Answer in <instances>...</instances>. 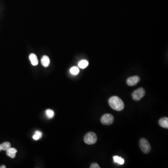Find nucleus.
I'll return each instance as SVG.
<instances>
[{"instance_id":"f257e3e1","label":"nucleus","mask_w":168,"mask_h":168,"mask_svg":"<svg viewBox=\"0 0 168 168\" xmlns=\"http://www.w3.org/2000/svg\"><path fill=\"white\" fill-rule=\"evenodd\" d=\"M109 106L114 110L121 111L124 108L123 101L117 96H112L108 100Z\"/></svg>"},{"instance_id":"f03ea898","label":"nucleus","mask_w":168,"mask_h":168,"mask_svg":"<svg viewBox=\"0 0 168 168\" xmlns=\"http://www.w3.org/2000/svg\"><path fill=\"white\" fill-rule=\"evenodd\" d=\"M84 141L88 145L95 144L97 141V135L93 132H89L85 135Z\"/></svg>"},{"instance_id":"7ed1b4c3","label":"nucleus","mask_w":168,"mask_h":168,"mask_svg":"<svg viewBox=\"0 0 168 168\" xmlns=\"http://www.w3.org/2000/svg\"><path fill=\"white\" fill-rule=\"evenodd\" d=\"M139 145L141 150L144 153L148 154L151 150V146L149 141L145 138L141 139Z\"/></svg>"},{"instance_id":"20e7f679","label":"nucleus","mask_w":168,"mask_h":168,"mask_svg":"<svg viewBox=\"0 0 168 168\" xmlns=\"http://www.w3.org/2000/svg\"><path fill=\"white\" fill-rule=\"evenodd\" d=\"M145 95V91L144 89L142 87L139 88L136 90L132 93V97L133 99L135 101H139L144 97Z\"/></svg>"},{"instance_id":"39448f33","label":"nucleus","mask_w":168,"mask_h":168,"mask_svg":"<svg viewBox=\"0 0 168 168\" xmlns=\"http://www.w3.org/2000/svg\"><path fill=\"white\" fill-rule=\"evenodd\" d=\"M101 122L105 125H111L114 121V117L110 114H105L101 118Z\"/></svg>"},{"instance_id":"423d86ee","label":"nucleus","mask_w":168,"mask_h":168,"mask_svg":"<svg viewBox=\"0 0 168 168\" xmlns=\"http://www.w3.org/2000/svg\"><path fill=\"white\" fill-rule=\"evenodd\" d=\"M140 81V78L138 76L130 77L127 80V84L130 86H136Z\"/></svg>"},{"instance_id":"0eeeda50","label":"nucleus","mask_w":168,"mask_h":168,"mask_svg":"<svg viewBox=\"0 0 168 168\" xmlns=\"http://www.w3.org/2000/svg\"><path fill=\"white\" fill-rule=\"evenodd\" d=\"M6 151V154L8 156L11 158H14L16 157V153H17V151L15 148L10 147Z\"/></svg>"},{"instance_id":"6e6552de","label":"nucleus","mask_w":168,"mask_h":168,"mask_svg":"<svg viewBox=\"0 0 168 168\" xmlns=\"http://www.w3.org/2000/svg\"><path fill=\"white\" fill-rule=\"evenodd\" d=\"M29 60L33 66H36L38 64V60L36 55L34 53H31L29 56Z\"/></svg>"},{"instance_id":"1a4fd4ad","label":"nucleus","mask_w":168,"mask_h":168,"mask_svg":"<svg viewBox=\"0 0 168 168\" xmlns=\"http://www.w3.org/2000/svg\"><path fill=\"white\" fill-rule=\"evenodd\" d=\"M41 62L42 64L43 67H49V65H50V59L47 56L45 55V56H43L42 58Z\"/></svg>"},{"instance_id":"9d476101","label":"nucleus","mask_w":168,"mask_h":168,"mask_svg":"<svg viewBox=\"0 0 168 168\" xmlns=\"http://www.w3.org/2000/svg\"><path fill=\"white\" fill-rule=\"evenodd\" d=\"M159 124L161 127L165 128H168V118L163 117L159 121Z\"/></svg>"},{"instance_id":"9b49d317","label":"nucleus","mask_w":168,"mask_h":168,"mask_svg":"<svg viewBox=\"0 0 168 168\" xmlns=\"http://www.w3.org/2000/svg\"><path fill=\"white\" fill-rule=\"evenodd\" d=\"M11 147V144L9 142H5L0 144V151L1 150H7Z\"/></svg>"},{"instance_id":"f8f14e48","label":"nucleus","mask_w":168,"mask_h":168,"mask_svg":"<svg viewBox=\"0 0 168 168\" xmlns=\"http://www.w3.org/2000/svg\"><path fill=\"white\" fill-rule=\"evenodd\" d=\"M42 133L41 132H40V131H36L35 132L34 135L33 136V138L35 140H38L39 139L41 138L42 137Z\"/></svg>"},{"instance_id":"ddd939ff","label":"nucleus","mask_w":168,"mask_h":168,"mask_svg":"<svg viewBox=\"0 0 168 168\" xmlns=\"http://www.w3.org/2000/svg\"><path fill=\"white\" fill-rule=\"evenodd\" d=\"M88 65V62L86 60H83L79 62V67L82 69H84Z\"/></svg>"},{"instance_id":"4468645a","label":"nucleus","mask_w":168,"mask_h":168,"mask_svg":"<svg viewBox=\"0 0 168 168\" xmlns=\"http://www.w3.org/2000/svg\"><path fill=\"white\" fill-rule=\"evenodd\" d=\"M113 158L115 162L119 163L120 165H123L124 163V160L121 157L118 156H114Z\"/></svg>"},{"instance_id":"2eb2a0df","label":"nucleus","mask_w":168,"mask_h":168,"mask_svg":"<svg viewBox=\"0 0 168 168\" xmlns=\"http://www.w3.org/2000/svg\"><path fill=\"white\" fill-rule=\"evenodd\" d=\"M46 116H47L49 118H52L54 116V112L53 110L51 109H47L45 112Z\"/></svg>"},{"instance_id":"dca6fc26","label":"nucleus","mask_w":168,"mask_h":168,"mask_svg":"<svg viewBox=\"0 0 168 168\" xmlns=\"http://www.w3.org/2000/svg\"><path fill=\"white\" fill-rule=\"evenodd\" d=\"M79 71H80V70H79V68L76 67H73L70 69L71 73L73 75H77V74L79 73Z\"/></svg>"},{"instance_id":"f3484780","label":"nucleus","mask_w":168,"mask_h":168,"mask_svg":"<svg viewBox=\"0 0 168 168\" xmlns=\"http://www.w3.org/2000/svg\"><path fill=\"white\" fill-rule=\"evenodd\" d=\"M100 166L97 163H92L90 166V168H100Z\"/></svg>"},{"instance_id":"a211bd4d","label":"nucleus","mask_w":168,"mask_h":168,"mask_svg":"<svg viewBox=\"0 0 168 168\" xmlns=\"http://www.w3.org/2000/svg\"><path fill=\"white\" fill-rule=\"evenodd\" d=\"M0 168H6V166L4 165H2L0 166Z\"/></svg>"}]
</instances>
